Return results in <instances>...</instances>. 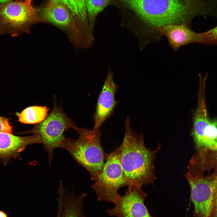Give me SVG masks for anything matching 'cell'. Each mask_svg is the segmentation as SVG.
Wrapping results in <instances>:
<instances>
[{
	"mask_svg": "<svg viewBox=\"0 0 217 217\" xmlns=\"http://www.w3.org/2000/svg\"><path fill=\"white\" fill-rule=\"evenodd\" d=\"M128 186L124 194H119L113 203L114 208L105 211L116 217H153L144 204L147 195L142 187Z\"/></svg>",
	"mask_w": 217,
	"mask_h": 217,
	"instance_id": "obj_8",
	"label": "cell"
},
{
	"mask_svg": "<svg viewBox=\"0 0 217 217\" xmlns=\"http://www.w3.org/2000/svg\"><path fill=\"white\" fill-rule=\"evenodd\" d=\"M74 122L64 113L61 106L58 107L54 103L53 108L42 122L36 124L31 130L26 132L38 136L41 143L47 152L50 165L53 159V153L57 148H62L68 138L64 135L69 128L76 130Z\"/></svg>",
	"mask_w": 217,
	"mask_h": 217,
	"instance_id": "obj_4",
	"label": "cell"
},
{
	"mask_svg": "<svg viewBox=\"0 0 217 217\" xmlns=\"http://www.w3.org/2000/svg\"><path fill=\"white\" fill-rule=\"evenodd\" d=\"M200 33L201 43L207 45L217 44V25L207 31Z\"/></svg>",
	"mask_w": 217,
	"mask_h": 217,
	"instance_id": "obj_19",
	"label": "cell"
},
{
	"mask_svg": "<svg viewBox=\"0 0 217 217\" xmlns=\"http://www.w3.org/2000/svg\"><path fill=\"white\" fill-rule=\"evenodd\" d=\"M11 0H0V5L4 4L11 1Z\"/></svg>",
	"mask_w": 217,
	"mask_h": 217,
	"instance_id": "obj_23",
	"label": "cell"
},
{
	"mask_svg": "<svg viewBox=\"0 0 217 217\" xmlns=\"http://www.w3.org/2000/svg\"><path fill=\"white\" fill-rule=\"evenodd\" d=\"M124 126V136L120 146V159L129 185L142 187L152 184L155 179V156L160 147L153 151L147 149L142 135H137L132 131L129 116Z\"/></svg>",
	"mask_w": 217,
	"mask_h": 217,
	"instance_id": "obj_2",
	"label": "cell"
},
{
	"mask_svg": "<svg viewBox=\"0 0 217 217\" xmlns=\"http://www.w3.org/2000/svg\"><path fill=\"white\" fill-rule=\"evenodd\" d=\"M121 16V24L138 40L159 39L157 29L165 25L188 26L199 15L214 16L216 0H115Z\"/></svg>",
	"mask_w": 217,
	"mask_h": 217,
	"instance_id": "obj_1",
	"label": "cell"
},
{
	"mask_svg": "<svg viewBox=\"0 0 217 217\" xmlns=\"http://www.w3.org/2000/svg\"><path fill=\"white\" fill-rule=\"evenodd\" d=\"M66 7L73 19L76 31L80 34H85L90 31L85 0H54Z\"/></svg>",
	"mask_w": 217,
	"mask_h": 217,
	"instance_id": "obj_14",
	"label": "cell"
},
{
	"mask_svg": "<svg viewBox=\"0 0 217 217\" xmlns=\"http://www.w3.org/2000/svg\"><path fill=\"white\" fill-rule=\"evenodd\" d=\"M41 19L63 30L75 44L76 32L73 19L70 11L64 5L54 0H49L43 9Z\"/></svg>",
	"mask_w": 217,
	"mask_h": 217,
	"instance_id": "obj_10",
	"label": "cell"
},
{
	"mask_svg": "<svg viewBox=\"0 0 217 217\" xmlns=\"http://www.w3.org/2000/svg\"><path fill=\"white\" fill-rule=\"evenodd\" d=\"M113 77V71L108 66L106 78L97 99L95 112L93 117L94 129H99L102 124L112 115L119 102L115 99L118 85L114 82Z\"/></svg>",
	"mask_w": 217,
	"mask_h": 217,
	"instance_id": "obj_9",
	"label": "cell"
},
{
	"mask_svg": "<svg viewBox=\"0 0 217 217\" xmlns=\"http://www.w3.org/2000/svg\"><path fill=\"white\" fill-rule=\"evenodd\" d=\"M20 1H25V2H31V0H20Z\"/></svg>",
	"mask_w": 217,
	"mask_h": 217,
	"instance_id": "obj_24",
	"label": "cell"
},
{
	"mask_svg": "<svg viewBox=\"0 0 217 217\" xmlns=\"http://www.w3.org/2000/svg\"><path fill=\"white\" fill-rule=\"evenodd\" d=\"M48 111L49 108L46 106L29 107L17 114L18 120L22 123L36 124L45 119L48 115Z\"/></svg>",
	"mask_w": 217,
	"mask_h": 217,
	"instance_id": "obj_16",
	"label": "cell"
},
{
	"mask_svg": "<svg viewBox=\"0 0 217 217\" xmlns=\"http://www.w3.org/2000/svg\"><path fill=\"white\" fill-rule=\"evenodd\" d=\"M0 217H8L7 214L2 210H0Z\"/></svg>",
	"mask_w": 217,
	"mask_h": 217,
	"instance_id": "obj_22",
	"label": "cell"
},
{
	"mask_svg": "<svg viewBox=\"0 0 217 217\" xmlns=\"http://www.w3.org/2000/svg\"><path fill=\"white\" fill-rule=\"evenodd\" d=\"M37 143H41V141L36 135L20 137L11 133H0V159L7 162L19 156L27 146Z\"/></svg>",
	"mask_w": 217,
	"mask_h": 217,
	"instance_id": "obj_12",
	"label": "cell"
},
{
	"mask_svg": "<svg viewBox=\"0 0 217 217\" xmlns=\"http://www.w3.org/2000/svg\"><path fill=\"white\" fill-rule=\"evenodd\" d=\"M79 137L68 138L63 148L68 152L79 164L84 167L95 181L102 171L107 158L101 144L102 132L99 129L88 130L77 127Z\"/></svg>",
	"mask_w": 217,
	"mask_h": 217,
	"instance_id": "obj_3",
	"label": "cell"
},
{
	"mask_svg": "<svg viewBox=\"0 0 217 217\" xmlns=\"http://www.w3.org/2000/svg\"><path fill=\"white\" fill-rule=\"evenodd\" d=\"M120 150L119 146L108 154L102 172L92 186L99 201L113 203L119 194L118 190L129 185L121 165Z\"/></svg>",
	"mask_w": 217,
	"mask_h": 217,
	"instance_id": "obj_5",
	"label": "cell"
},
{
	"mask_svg": "<svg viewBox=\"0 0 217 217\" xmlns=\"http://www.w3.org/2000/svg\"><path fill=\"white\" fill-rule=\"evenodd\" d=\"M192 159V164L198 165L202 170L214 169L217 171V150H199Z\"/></svg>",
	"mask_w": 217,
	"mask_h": 217,
	"instance_id": "obj_17",
	"label": "cell"
},
{
	"mask_svg": "<svg viewBox=\"0 0 217 217\" xmlns=\"http://www.w3.org/2000/svg\"><path fill=\"white\" fill-rule=\"evenodd\" d=\"M13 127L9 119L0 116V133L3 132L12 134Z\"/></svg>",
	"mask_w": 217,
	"mask_h": 217,
	"instance_id": "obj_20",
	"label": "cell"
},
{
	"mask_svg": "<svg viewBox=\"0 0 217 217\" xmlns=\"http://www.w3.org/2000/svg\"><path fill=\"white\" fill-rule=\"evenodd\" d=\"M186 177L190 187L193 217H212L217 188V173L205 177L188 172Z\"/></svg>",
	"mask_w": 217,
	"mask_h": 217,
	"instance_id": "obj_7",
	"label": "cell"
},
{
	"mask_svg": "<svg viewBox=\"0 0 217 217\" xmlns=\"http://www.w3.org/2000/svg\"><path fill=\"white\" fill-rule=\"evenodd\" d=\"M37 11L31 2L25 1H11L0 5V34L15 37L30 33V26L40 20Z\"/></svg>",
	"mask_w": 217,
	"mask_h": 217,
	"instance_id": "obj_6",
	"label": "cell"
},
{
	"mask_svg": "<svg viewBox=\"0 0 217 217\" xmlns=\"http://www.w3.org/2000/svg\"><path fill=\"white\" fill-rule=\"evenodd\" d=\"M194 140L198 150H217V119L210 120L202 134Z\"/></svg>",
	"mask_w": 217,
	"mask_h": 217,
	"instance_id": "obj_15",
	"label": "cell"
},
{
	"mask_svg": "<svg viewBox=\"0 0 217 217\" xmlns=\"http://www.w3.org/2000/svg\"><path fill=\"white\" fill-rule=\"evenodd\" d=\"M59 196L58 212L56 217H86L83 209V203L87 196L83 192L78 196L64 188L61 181L58 189Z\"/></svg>",
	"mask_w": 217,
	"mask_h": 217,
	"instance_id": "obj_13",
	"label": "cell"
},
{
	"mask_svg": "<svg viewBox=\"0 0 217 217\" xmlns=\"http://www.w3.org/2000/svg\"><path fill=\"white\" fill-rule=\"evenodd\" d=\"M212 217H217V188L215 196Z\"/></svg>",
	"mask_w": 217,
	"mask_h": 217,
	"instance_id": "obj_21",
	"label": "cell"
},
{
	"mask_svg": "<svg viewBox=\"0 0 217 217\" xmlns=\"http://www.w3.org/2000/svg\"><path fill=\"white\" fill-rule=\"evenodd\" d=\"M90 30L93 34L95 23L98 14L107 6L115 5V0H85Z\"/></svg>",
	"mask_w": 217,
	"mask_h": 217,
	"instance_id": "obj_18",
	"label": "cell"
},
{
	"mask_svg": "<svg viewBox=\"0 0 217 217\" xmlns=\"http://www.w3.org/2000/svg\"><path fill=\"white\" fill-rule=\"evenodd\" d=\"M159 35L166 37L169 45L175 52L180 47L189 44L201 43L200 33L192 30L184 24H172L165 25L157 29Z\"/></svg>",
	"mask_w": 217,
	"mask_h": 217,
	"instance_id": "obj_11",
	"label": "cell"
}]
</instances>
